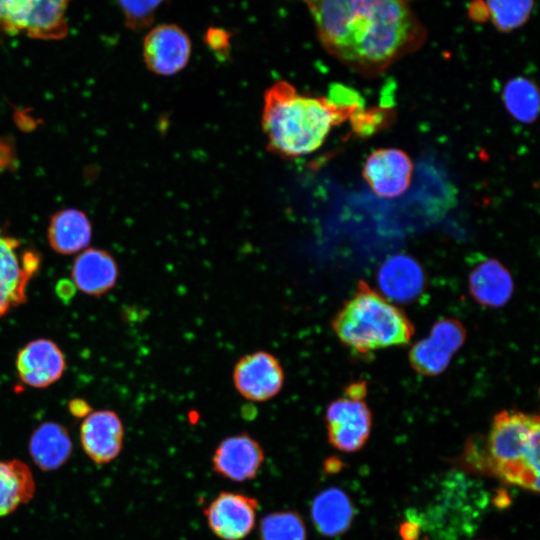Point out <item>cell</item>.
<instances>
[{"instance_id":"cell-26","label":"cell","mask_w":540,"mask_h":540,"mask_svg":"<svg viewBox=\"0 0 540 540\" xmlns=\"http://www.w3.org/2000/svg\"><path fill=\"white\" fill-rule=\"evenodd\" d=\"M121 9L125 24L133 30L148 27L158 7L165 0H115Z\"/></svg>"},{"instance_id":"cell-22","label":"cell","mask_w":540,"mask_h":540,"mask_svg":"<svg viewBox=\"0 0 540 540\" xmlns=\"http://www.w3.org/2000/svg\"><path fill=\"white\" fill-rule=\"evenodd\" d=\"M502 100L510 116L518 122L531 124L537 119L540 109L539 89L529 78H511L503 88Z\"/></svg>"},{"instance_id":"cell-30","label":"cell","mask_w":540,"mask_h":540,"mask_svg":"<svg viewBox=\"0 0 540 540\" xmlns=\"http://www.w3.org/2000/svg\"><path fill=\"white\" fill-rule=\"evenodd\" d=\"M400 534L404 540H416L419 535V525L410 520L401 526Z\"/></svg>"},{"instance_id":"cell-1","label":"cell","mask_w":540,"mask_h":540,"mask_svg":"<svg viewBox=\"0 0 540 540\" xmlns=\"http://www.w3.org/2000/svg\"><path fill=\"white\" fill-rule=\"evenodd\" d=\"M325 50L364 76L417 51L427 30L406 0H305Z\"/></svg>"},{"instance_id":"cell-9","label":"cell","mask_w":540,"mask_h":540,"mask_svg":"<svg viewBox=\"0 0 540 540\" xmlns=\"http://www.w3.org/2000/svg\"><path fill=\"white\" fill-rule=\"evenodd\" d=\"M232 379L235 389L243 398L252 402H265L281 391L284 371L273 354L255 351L236 362Z\"/></svg>"},{"instance_id":"cell-20","label":"cell","mask_w":540,"mask_h":540,"mask_svg":"<svg viewBox=\"0 0 540 540\" xmlns=\"http://www.w3.org/2000/svg\"><path fill=\"white\" fill-rule=\"evenodd\" d=\"M91 239V224L87 216L76 209L55 213L48 227L50 246L60 254H73L86 248Z\"/></svg>"},{"instance_id":"cell-7","label":"cell","mask_w":540,"mask_h":540,"mask_svg":"<svg viewBox=\"0 0 540 540\" xmlns=\"http://www.w3.org/2000/svg\"><path fill=\"white\" fill-rule=\"evenodd\" d=\"M21 245L0 232V317L27 300L28 282L39 269L38 253Z\"/></svg>"},{"instance_id":"cell-5","label":"cell","mask_w":540,"mask_h":540,"mask_svg":"<svg viewBox=\"0 0 540 540\" xmlns=\"http://www.w3.org/2000/svg\"><path fill=\"white\" fill-rule=\"evenodd\" d=\"M71 0H0V31L34 39L59 40L68 33Z\"/></svg>"},{"instance_id":"cell-13","label":"cell","mask_w":540,"mask_h":540,"mask_svg":"<svg viewBox=\"0 0 540 540\" xmlns=\"http://www.w3.org/2000/svg\"><path fill=\"white\" fill-rule=\"evenodd\" d=\"M124 428L111 410L91 412L80 426V442L86 455L96 464H107L122 450Z\"/></svg>"},{"instance_id":"cell-23","label":"cell","mask_w":540,"mask_h":540,"mask_svg":"<svg viewBox=\"0 0 540 540\" xmlns=\"http://www.w3.org/2000/svg\"><path fill=\"white\" fill-rule=\"evenodd\" d=\"M258 540H307L305 522L294 510L268 513L260 520Z\"/></svg>"},{"instance_id":"cell-21","label":"cell","mask_w":540,"mask_h":540,"mask_svg":"<svg viewBox=\"0 0 540 540\" xmlns=\"http://www.w3.org/2000/svg\"><path fill=\"white\" fill-rule=\"evenodd\" d=\"M36 483L26 463L18 459L0 460V517L30 502Z\"/></svg>"},{"instance_id":"cell-24","label":"cell","mask_w":540,"mask_h":540,"mask_svg":"<svg viewBox=\"0 0 540 540\" xmlns=\"http://www.w3.org/2000/svg\"><path fill=\"white\" fill-rule=\"evenodd\" d=\"M488 17L500 32L523 26L532 13L534 0H486Z\"/></svg>"},{"instance_id":"cell-8","label":"cell","mask_w":540,"mask_h":540,"mask_svg":"<svg viewBox=\"0 0 540 540\" xmlns=\"http://www.w3.org/2000/svg\"><path fill=\"white\" fill-rule=\"evenodd\" d=\"M257 498L234 491L219 492L205 507L209 530L221 540H243L254 529Z\"/></svg>"},{"instance_id":"cell-25","label":"cell","mask_w":540,"mask_h":540,"mask_svg":"<svg viewBox=\"0 0 540 540\" xmlns=\"http://www.w3.org/2000/svg\"><path fill=\"white\" fill-rule=\"evenodd\" d=\"M452 355L429 337L418 341L410 352L412 367L424 375H436L449 365Z\"/></svg>"},{"instance_id":"cell-14","label":"cell","mask_w":540,"mask_h":540,"mask_svg":"<svg viewBox=\"0 0 540 540\" xmlns=\"http://www.w3.org/2000/svg\"><path fill=\"white\" fill-rule=\"evenodd\" d=\"M66 366L64 354L52 340L30 341L16 357V368L23 383L33 388H46L58 381Z\"/></svg>"},{"instance_id":"cell-6","label":"cell","mask_w":540,"mask_h":540,"mask_svg":"<svg viewBox=\"0 0 540 540\" xmlns=\"http://www.w3.org/2000/svg\"><path fill=\"white\" fill-rule=\"evenodd\" d=\"M350 388L345 397L332 401L325 420L329 443L339 451L350 453L361 449L371 431V413L359 391Z\"/></svg>"},{"instance_id":"cell-10","label":"cell","mask_w":540,"mask_h":540,"mask_svg":"<svg viewBox=\"0 0 540 540\" xmlns=\"http://www.w3.org/2000/svg\"><path fill=\"white\" fill-rule=\"evenodd\" d=\"M265 461L261 444L246 432L224 438L215 448L212 469L233 482L254 479Z\"/></svg>"},{"instance_id":"cell-15","label":"cell","mask_w":540,"mask_h":540,"mask_svg":"<svg viewBox=\"0 0 540 540\" xmlns=\"http://www.w3.org/2000/svg\"><path fill=\"white\" fill-rule=\"evenodd\" d=\"M378 284L386 299L409 302L422 292L425 275L415 259L406 254H395L381 264Z\"/></svg>"},{"instance_id":"cell-4","label":"cell","mask_w":540,"mask_h":540,"mask_svg":"<svg viewBox=\"0 0 540 540\" xmlns=\"http://www.w3.org/2000/svg\"><path fill=\"white\" fill-rule=\"evenodd\" d=\"M332 327L342 343L360 353L404 345L412 335L403 312L366 284L338 312Z\"/></svg>"},{"instance_id":"cell-17","label":"cell","mask_w":540,"mask_h":540,"mask_svg":"<svg viewBox=\"0 0 540 540\" xmlns=\"http://www.w3.org/2000/svg\"><path fill=\"white\" fill-rule=\"evenodd\" d=\"M310 515L319 534L336 537L350 528L355 511L349 496L343 490L329 487L315 496Z\"/></svg>"},{"instance_id":"cell-28","label":"cell","mask_w":540,"mask_h":540,"mask_svg":"<svg viewBox=\"0 0 540 540\" xmlns=\"http://www.w3.org/2000/svg\"><path fill=\"white\" fill-rule=\"evenodd\" d=\"M469 16L475 21L489 19L487 8L483 0H474L469 6Z\"/></svg>"},{"instance_id":"cell-18","label":"cell","mask_w":540,"mask_h":540,"mask_svg":"<svg viewBox=\"0 0 540 540\" xmlns=\"http://www.w3.org/2000/svg\"><path fill=\"white\" fill-rule=\"evenodd\" d=\"M33 463L42 471L62 467L72 453V441L67 429L57 422H44L31 434L28 444Z\"/></svg>"},{"instance_id":"cell-29","label":"cell","mask_w":540,"mask_h":540,"mask_svg":"<svg viewBox=\"0 0 540 540\" xmlns=\"http://www.w3.org/2000/svg\"><path fill=\"white\" fill-rule=\"evenodd\" d=\"M69 410L72 415L77 418L86 417L91 413V407L89 404L82 399H73L70 401Z\"/></svg>"},{"instance_id":"cell-32","label":"cell","mask_w":540,"mask_h":540,"mask_svg":"<svg viewBox=\"0 0 540 540\" xmlns=\"http://www.w3.org/2000/svg\"><path fill=\"white\" fill-rule=\"evenodd\" d=\"M407 1V0H406Z\"/></svg>"},{"instance_id":"cell-27","label":"cell","mask_w":540,"mask_h":540,"mask_svg":"<svg viewBox=\"0 0 540 540\" xmlns=\"http://www.w3.org/2000/svg\"><path fill=\"white\" fill-rule=\"evenodd\" d=\"M428 337L453 355L462 346L465 331L457 321L443 319L434 324Z\"/></svg>"},{"instance_id":"cell-16","label":"cell","mask_w":540,"mask_h":540,"mask_svg":"<svg viewBox=\"0 0 540 540\" xmlns=\"http://www.w3.org/2000/svg\"><path fill=\"white\" fill-rule=\"evenodd\" d=\"M75 286L85 294L101 296L112 289L118 279L115 259L101 249H87L80 253L72 267Z\"/></svg>"},{"instance_id":"cell-19","label":"cell","mask_w":540,"mask_h":540,"mask_svg":"<svg viewBox=\"0 0 540 540\" xmlns=\"http://www.w3.org/2000/svg\"><path fill=\"white\" fill-rule=\"evenodd\" d=\"M469 290L479 303L501 307L511 297L513 281L508 270L497 260L487 259L470 273Z\"/></svg>"},{"instance_id":"cell-11","label":"cell","mask_w":540,"mask_h":540,"mask_svg":"<svg viewBox=\"0 0 540 540\" xmlns=\"http://www.w3.org/2000/svg\"><path fill=\"white\" fill-rule=\"evenodd\" d=\"M191 42L188 35L174 24L158 25L146 35L143 57L149 70L161 76H172L188 63Z\"/></svg>"},{"instance_id":"cell-3","label":"cell","mask_w":540,"mask_h":540,"mask_svg":"<svg viewBox=\"0 0 540 540\" xmlns=\"http://www.w3.org/2000/svg\"><path fill=\"white\" fill-rule=\"evenodd\" d=\"M539 419L522 412L497 414L478 463L503 482L539 491Z\"/></svg>"},{"instance_id":"cell-2","label":"cell","mask_w":540,"mask_h":540,"mask_svg":"<svg viewBox=\"0 0 540 540\" xmlns=\"http://www.w3.org/2000/svg\"><path fill=\"white\" fill-rule=\"evenodd\" d=\"M357 109L330 98L301 94L292 84L278 81L264 95L261 125L267 148L291 159L311 154L322 146L334 126Z\"/></svg>"},{"instance_id":"cell-12","label":"cell","mask_w":540,"mask_h":540,"mask_svg":"<svg viewBox=\"0 0 540 540\" xmlns=\"http://www.w3.org/2000/svg\"><path fill=\"white\" fill-rule=\"evenodd\" d=\"M413 163L410 157L397 148L373 151L365 160L363 177L378 196L392 198L402 195L410 186Z\"/></svg>"},{"instance_id":"cell-31","label":"cell","mask_w":540,"mask_h":540,"mask_svg":"<svg viewBox=\"0 0 540 540\" xmlns=\"http://www.w3.org/2000/svg\"><path fill=\"white\" fill-rule=\"evenodd\" d=\"M12 149L2 139H0V168H5L12 163Z\"/></svg>"}]
</instances>
